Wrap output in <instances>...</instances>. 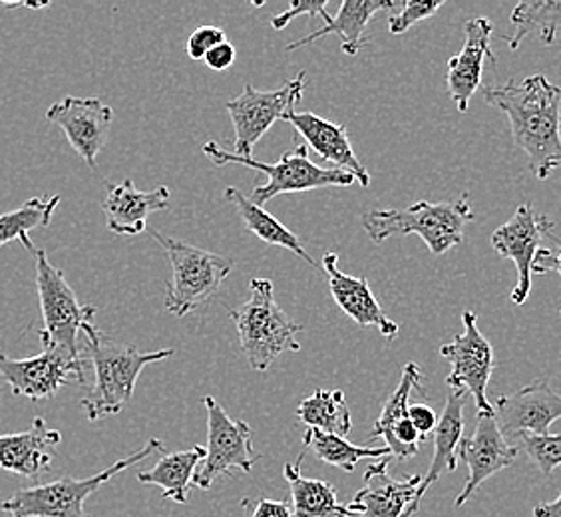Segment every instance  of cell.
Wrapping results in <instances>:
<instances>
[{
	"label": "cell",
	"mask_w": 561,
	"mask_h": 517,
	"mask_svg": "<svg viewBox=\"0 0 561 517\" xmlns=\"http://www.w3.org/2000/svg\"><path fill=\"white\" fill-rule=\"evenodd\" d=\"M484 100L510 119L512 138L543 182L561 165V88L543 74L484 88Z\"/></svg>",
	"instance_id": "1"
},
{
	"label": "cell",
	"mask_w": 561,
	"mask_h": 517,
	"mask_svg": "<svg viewBox=\"0 0 561 517\" xmlns=\"http://www.w3.org/2000/svg\"><path fill=\"white\" fill-rule=\"evenodd\" d=\"M80 346L96 375L94 384L82 399V409L87 410L90 422L119 414L134 397L141 370L151 363H162L173 356L172 348L141 353L136 346L116 343L94 323L84 326Z\"/></svg>",
	"instance_id": "2"
},
{
	"label": "cell",
	"mask_w": 561,
	"mask_h": 517,
	"mask_svg": "<svg viewBox=\"0 0 561 517\" xmlns=\"http://www.w3.org/2000/svg\"><path fill=\"white\" fill-rule=\"evenodd\" d=\"M470 195L456 202H419L407 209H367L360 223L373 243H385L392 235H421L432 255L440 257L446 251L462 245L465 227L474 219Z\"/></svg>",
	"instance_id": "3"
},
{
	"label": "cell",
	"mask_w": 561,
	"mask_h": 517,
	"mask_svg": "<svg viewBox=\"0 0 561 517\" xmlns=\"http://www.w3.org/2000/svg\"><path fill=\"white\" fill-rule=\"evenodd\" d=\"M249 299L229 317L236 324L239 343L248 356L249 367L257 372H267L277 356L291 351L299 353L301 343L297 334L302 326L295 323L275 301L273 283L270 279H251Z\"/></svg>",
	"instance_id": "4"
},
{
	"label": "cell",
	"mask_w": 561,
	"mask_h": 517,
	"mask_svg": "<svg viewBox=\"0 0 561 517\" xmlns=\"http://www.w3.org/2000/svg\"><path fill=\"white\" fill-rule=\"evenodd\" d=\"M204 153L217 168L224 165H243L255 172L267 175V184L257 185L249 199L255 205H263L271 202L273 197L283 194H301V192H313L324 187H351L355 184V175H351L336 168H321L309 158L307 143H297L291 150L285 151L279 162L265 163L255 158H239L233 151H227L216 143L207 141L204 146Z\"/></svg>",
	"instance_id": "5"
},
{
	"label": "cell",
	"mask_w": 561,
	"mask_h": 517,
	"mask_svg": "<svg viewBox=\"0 0 561 517\" xmlns=\"http://www.w3.org/2000/svg\"><path fill=\"white\" fill-rule=\"evenodd\" d=\"M151 238L162 245L172 265L163 305L175 317L194 313L211 301L233 271V261L224 255L168 238L160 231H151Z\"/></svg>",
	"instance_id": "6"
},
{
	"label": "cell",
	"mask_w": 561,
	"mask_h": 517,
	"mask_svg": "<svg viewBox=\"0 0 561 517\" xmlns=\"http://www.w3.org/2000/svg\"><path fill=\"white\" fill-rule=\"evenodd\" d=\"M162 450V440L151 438L141 448L140 452L131 453L124 460L112 463L100 474L84 480L76 478H60L48 484L33 485L16 490L11 497H7L0 507L11 517H90L84 512V502L98 492L104 484L119 472L128 470L134 463L146 460L148 456Z\"/></svg>",
	"instance_id": "7"
},
{
	"label": "cell",
	"mask_w": 561,
	"mask_h": 517,
	"mask_svg": "<svg viewBox=\"0 0 561 517\" xmlns=\"http://www.w3.org/2000/svg\"><path fill=\"white\" fill-rule=\"evenodd\" d=\"M36 292L43 311L44 329L41 345L56 346L75 356H84L80 336L87 324L92 323L96 307L78 301L65 273L55 267L44 249H36Z\"/></svg>",
	"instance_id": "8"
},
{
	"label": "cell",
	"mask_w": 561,
	"mask_h": 517,
	"mask_svg": "<svg viewBox=\"0 0 561 517\" xmlns=\"http://www.w3.org/2000/svg\"><path fill=\"white\" fill-rule=\"evenodd\" d=\"M204 406L207 410V456L195 474L194 485L209 490L219 475L249 474L260 462L261 453L253 448V430L248 422L233 421L214 397H206Z\"/></svg>",
	"instance_id": "9"
},
{
	"label": "cell",
	"mask_w": 561,
	"mask_h": 517,
	"mask_svg": "<svg viewBox=\"0 0 561 517\" xmlns=\"http://www.w3.org/2000/svg\"><path fill=\"white\" fill-rule=\"evenodd\" d=\"M305 94V72L289 80L279 90L261 92L255 87L243 88L239 96L229 100L226 110L236 128V156L253 158L255 143L270 131L271 126L285 119L301 104Z\"/></svg>",
	"instance_id": "10"
},
{
	"label": "cell",
	"mask_w": 561,
	"mask_h": 517,
	"mask_svg": "<svg viewBox=\"0 0 561 517\" xmlns=\"http://www.w3.org/2000/svg\"><path fill=\"white\" fill-rule=\"evenodd\" d=\"M84 360L87 356L70 355L56 346H43L41 355L22 360L0 353V378L19 399H53L68 380H87Z\"/></svg>",
	"instance_id": "11"
},
{
	"label": "cell",
	"mask_w": 561,
	"mask_h": 517,
	"mask_svg": "<svg viewBox=\"0 0 561 517\" xmlns=\"http://www.w3.org/2000/svg\"><path fill=\"white\" fill-rule=\"evenodd\" d=\"M465 331L454 336L453 343L440 346V356L450 363L446 378L450 390H465L472 394L478 414H494L488 400V382L494 372V348L478 329V317L472 311L462 314Z\"/></svg>",
	"instance_id": "12"
},
{
	"label": "cell",
	"mask_w": 561,
	"mask_h": 517,
	"mask_svg": "<svg viewBox=\"0 0 561 517\" xmlns=\"http://www.w3.org/2000/svg\"><path fill=\"white\" fill-rule=\"evenodd\" d=\"M550 217L538 214L531 204H522L514 217L504 226L497 227L492 233V248L496 249L500 257L510 258L516 263L518 285L510 295L514 305H524L531 292V275L534 261L540 251V243L553 231Z\"/></svg>",
	"instance_id": "13"
},
{
	"label": "cell",
	"mask_w": 561,
	"mask_h": 517,
	"mask_svg": "<svg viewBox=\"0 0 561 517\" xmlns=\"http://www.w3.org/2000/svg\"><path fill=\"white\" fill-rule=\"evenodd\" d=\"M46 118L65 131L76 153L96 170L98 153L108 141L112 108L100 97L66 96L48 108Z\"/></svg>",
	"instance_id": "14"
},
{
	"label": "cell",
	"mask_w": 561,
	"mask_h": 517,
	"mask_svg": "<svg viewBox=\"0 0 561 517\" xmlns=\"http://www.w3.org/2000/svg\"><path fill=\"white\" fill-rule=\"evenodd\" d=\"M518 446L507 444L504 434L500 430L496 414H478L474 434L470 438H462L458 448V458L466 462L470 475L466 480L462 492L454 499V506H465L488 478L510 468L518 458Z\"/></svg>",
	"instance_id": "15"
},
{
	"label": "cell",
	"mask_w": 561,
	"mask_h": 517,
	"mask_svg": "<svg viewBox=\"0 0 561 517\" xmlns=\"http://www.w3.org/2000/svg\"><path fill=\"white\" fill-rule=\"evenodd\" d=\"M389 458L375 460L365 472V485L356 492L348 509L355 517H411L421 509L419 487L422 475L394 480Z\"/></svg>",
	"instance_id": "16"
},
{
	"label": "cell",
	"mask_w": 561,
	"mask_h": 517,
	"mask_svg": "<svg viewBox=\"0 0 561 517\" xmlns=\"http://www.w3.org/2000/svg\"><path fill=\"white\" fill-rule=\"evenodd\" d=\"M497 426L504 438L518 440L522 434H550V426L561 418V394L543 380H534L514 394L497 397Z\"/></svg>",
	"instance_id": "17"
},
{
	"label": "cell",
	"mask_w": 561,
	"mask_h": 517,
	"mask_svg": "<svg viewBox=\"0 0 561 517\" xmlns=\"http://www.w3.org/2000/svg\"><path fill=\"white\" fill-rule=\"evenodd\" d=\"M466 43L458 55L448 62L446 87L458 112H468L470 100L482 84L484 65L492 60L496 65V55L490 48L494 24L486 16H476L466 21Z\"/></svg>",
	"instance_id": "18"
},
{
	"label": "cell",
	"mask_w": 561,
	"mask_h": 517,
	"mask_svg": "<svg viewBox=\"0 0 561 517\" xmlns=\"http://www.w3.org/2000/svg\"><path fill=\"white\" fill-rule=\"evenodd\" d=\"M323 271L329 279V291L336 307L358 326H375L387 338H397L399 324L385 313L377 297L370 291L367 277H353L339 269L336 253H324Z\"/></svg>",
	"instance_id": "19"
},
{
	"label": "cell",
	"mask_w": 561,
	"mask_h": 517,
	"mask_svg": "<svg viewBox=\"0 0 561 517\" xmlns=\"http://www.w3.org/2000/svg\"><path fill=\"white\" fill-rule=\"evenodd\" d=\"M283 122H289L302 140L307 141V148H313L321 160L333 163L336 170L355 175L356 182L363 187L370 185V173L356 158L345 126L333 124L313 112H297V110L287 114Z\"/></svg>",
	"instance_id": "20"
},
{
	"label": "cell",
	"mask_w": 561,
	"mask_h": 517,
	"mask_svg": "<svg viewBox=\"0 0 561 517\" xmlns=\"http://www.w3.org/2000/svg\"><path fill=\"white\" fill-rule=\"evenodd\" d=\"M170 202L172 194L165 185L153 192H140L131 180H124L122 184H108L102 209L112 233L136 238L146 231L148 217L170 209Z\"/></svg>",
	"instance_id": "21"
},
{
	"label": "cell",
	"mask_w": 561,
	"mask_h": 517,
	"mask_svg": "<svg viewBox=\"0 0 561 517\" xmlns=\"http://www.w3.org/2000/svg\"><path fill=\"white\" fill-rule=\"evenodd\" d=\"M60 443L62 434L38 416L28 430L0 434V468L22 478H36L50 470Z\"/></svg>",
	"instance_id": "22"
},
{
	"label": "cell",
	"mask_w": 561,
	"mask_h": 517,
	"mask_svg": "<svg viewBox=\"0 0 561 517\" xmlns=\"http://www.w3.org/2000/svg\"><path fill=\"white\" fill-rule=\"evenodd\" d=\"M402 2H392V0H345L339 9V14L333 16V21L324 24L321 28H317L314 33L302 36L295 43L287 44V50H297L302 46L317 43L319 38H323L327 34H336L343 43V53L348 56H356L363 46L368 43L365 38V31L370 19L378 11H399Z\"/></svg>",
	"instance_id": "23"
},
{
	"label": "cell",
	"mask_w": 561,
	"mask_h": 517,
	"mask_svg": "<svg viewBox=\"0 0 561 517\" xmlns=\"http://www.w3.org/2000/svg\"><path fill=\"white\" fill-rule=\"evenodd\" d=\"M465 390H450L434 430V456L428 472L422 475L419 504H422V497L428 492V487L440 480V475L453 474L458 468V448L465 436Z\"/></svg>",
	"instance_id": "24"
},
{
	"label": "cell",
	"mask_w": 561,
	"mask_h": 517,
	"mask_svg": "<svg viewBox=\"0 0 561 517\" xmlns=\"http://www.w3.org/2000/svg\"><path fill=\"white\" fill-rule=\"evenodd\" d=\"M206 456L204 446H192L190 450L168 453L160 458L153 468L140 472L138 482L160 485L163 490V499H172L175 504H187L195 474L206 460Z\"/></svg>",
	"instance_id": "25"
},
{
	"label": "cell",
	"mask_w": 561,
	"mask_h": 517,
	"mask_svg": "<svg viewBox=\"0 0 561 517\" xmlns=\"http://www.w3.org/2000/svg\"><path fill=\"white\" fill-rule=\"evenodd\" d=\"M302 458L285 463V480L289 482L295 517H355L348 506L339 502L335 485L324 480L302 478Z\"/></svg>",
	"instance_id": "26"
},
{
	"label": "cell",
	"mask_w": 561,
	"mask_h": 517,
	"mask_svg": "<svg viewBox=\"0 0 561 517\" xmlns=\"http://www.w3.org/2000/svg\"><path fill=\"white\" fill-rule=\"evenodd\" d=\"M224 195H226L227 202L236 207V211L245 223V229L251 231L255 238L261 239L267 245L289 249L297 257H301L302 261H307L314 267V258L307 253V249L302 248L301 241L293 233L291 229L283 226L279 219L267 214L260 205L253 204L248 195L238 187H227Z\"/></svg>",
	"instance_id": "27"
},
{
	"label": "cell",
	"mask_w": 561,
	"mask_h": 517,
	"mask_svg": "<svg viewBox=\"0 0 561 517\" xmlns=\"http://www.w3.org/2000/svg\"><path fill=\"white\" fill-rule=\"evenodd\" d=\"M297 418L313 430L335 434L341 438H346L353 426L351 410L343 390H314L311 397H307L299 404Z\"/></svg>",
	"instance_id": "28"
},
{
	"label": "cell",
	"mask_w": 561,
	"mask_h": 517,
	"mask_svg": "<svg viewBox=\"0 0 561 517\" xmlns=\"http://www.w3.org/2000/svg\"><path fill=\"white\" fill-rule=\"evenodd\" d=\"M60 199H62L60 195H53L48 199L33 197L9 214H2L0 216V249L19 241L34 255L36 248L31 239V231L38 227L50 226Z\"/></svg>",
	"instance_id": "29"
},
{
	"label": "cell",
	"mask_w": 561,
	"mask_h": 517,
	"mask_svg": "<svg viewBox=\"0 0 561 517\" xmlns=\"http://www.w3.org/2000/svg\"><path fill=\"white\" fill-rule=\"evenodd\" d=\"M512 26L514 33L507 38L510 50H518L522 41L536 34L541 43L553 44L558 28H561V2L551 0H534V2H519L512 11Z\"/></svg>",
	"instance_id": "30"
},
{
	"label": "cell",
	"mask_w": 561,
	"mask_h": 517,
	"mask_svg": "<svg viewBox=\"0 0 561 517\" xmlns=\"http://www.w3.org/2000/svg\"><path fill=\"white\" fill-rule=\"evenodd\" d=\"M305 448H309L311 452L321 460V462L335 466L343 472H355L356 463L360 460H382L389 458L390 450L385 448H368V446H355L348 443L346 438L335 436V434H324L321 430L305 432L302 436Z\"/></svg>",
	"instance_id": "31"
},
{
	"label": "cell",
	"mask_w": 561,
	"mask_h": 517,
	"mask_svg": "<svg viewBox=\"0 0 561 517\" xmlns=\"http://www.w3.org/2000/svg\"><path fill=\"white\" fill-rule=\"evenodd\" d=\"M422 378H424V375H422L421 367L416 363H409L407 367L402 368L399 387L387 400V404H385V409L375 422V428L370 432L368 440L385 438L399 422L409 418V409H411L409 399H411L412 390H419L421 394H424Z\"/></svg>",
	"instance_id": "32"
},
{
	"label": "cell",
	"mask_w": 561,
	"mask_h": 517,
	"mask_svg": "<svg viewBox=\"0 0 561 517\" xmlns=\"http://www.w3.org/2000/svg\"><path fill=\"white\" fill-rule=\"evenodd\" d=\"M519 448L538 466L543 478L561 466V434H522Z\"/></svg>",
	"instance_id": "33"
},
{
	"label": "cell",
	"mask_w": 561,
	"mask_h": 517,
	"mask_svg": "<svg viewBox=\"0 0 561 517\" xmlns=\"http://www.w3.org/2000/svg\"><path fill=\"white\" fill-rule=\"evenodd\" d=\"M444 0H407L400 4L399 11L390 14V34H404L414 24L426 21L443 9Z\"/></svg>",
	"instance_id": "34"
},
{
	"label": "cell",
	"mask_w": 561,
	"mask_h": 517,
	"mask_svg": "<svg viewBox=\"0 0 561 517\" xmlns=\"http://www.w3.org/2000/svg\"><path fill=\"white\" fill-rule=\"evenodd\" d=\"M226 31L217 26H199L190 34L185 43V55L192 60H204L209 50H214L217 44L226 43Z\"/></svg>",
	"instance_id": "35"
},
{
	"label": "cell",
	"mask_w": 561,
	"mask_h": 517,
	"mask_svg": "<svg viewBox=\"0 0 561 517\" xmlns=\"http://www.w3.org/2000/svg\"><path fill=\"white\" fill-rule=\"evenodd\" d=\"M301 14L321 16L324 24H329V22L333 21V16H329V12H327V0H293L289 11L275 14V16L271 19V26H273L275 31H283V28H287V24H289L293 19H297V16H301Z\"/></svg>",
	"instance_id": "36"
},
{
	"label": "cell",
	"mask_w": 561,
	"mask_h": 517,
	"mask_svg": "<svg viewBox=\"0 0 561 517\" xmlns=\"http://www.w3.org/2000/svg\"><path fill=\"white\" fill-rule=\"evenodd\" d=\"M546 239L553 241V249H540L538 251L536 261H534V273L536 275H546L550 271H558L561 277V239L556 238L553 231Z\"/></svg>",
	"instance_id": "37"
},
{
	"label": "cell",
	"mask_w": 561,
	"mask_h": 517,
	"mask_svg": "<svg viewBox=\"0 0 561 517\" xmlns=\"http://www.w3.org/2000/svg\"><path fill=\"white\" fill-rule=\"evenodd\" d=\"M243 506L251 509L249 517H295L291 504L277 502V499H265V497L255 499V502L245 499Z\"/></svg>",
	"instance_id": "38"
},
{
	"label": "cell",
	"mask_w": 561,
	"mask_h": 517,
	"mask_svg": "<svg viewBox=\"0 0 561 517\" xmlns=\"http://www.w3.org/2000/svg\"><path fill=\"white\" fill-rule=\"evenodd\" d=\"M409 418L412 426L421 434L422 440H426L431 434H434L438 424V414L428 404H412L409 409Z\"/></svg>",
	"instance_id": "39"
},
{
	"label": "cell",
	"mask_w": 561,
	"mask_h": 517,
	"mask_svg": "<svg viewBox=\"0 0 561 517\" xmlns=\"http://www.w3.org/2000/svg\"><path fill=\"white\" fill-rule=\"evenodd\" d=\"M236 56H238L236 55V46L226 41V43L217 44L214 50H209L206 58H204V62H206L207 68H211L216 72H224V70L233 66Z\"/></svg>",
	"instance_id": "40"
},
{
	"label": "cell",
	"mask_w": 561,
	"mask_h": 517,
	"mask_svg": "<svg viewBox=\"0 0 561 517\" xmlns=\"http://www.w3.org/2000/svg\"><path fill=\"white\" fill-rule=\"evenodd\" d=\"M534 517H561V492L550 504L534 507Z\"/></svg>",
	"instance_id": "41"
}]
</instances>
